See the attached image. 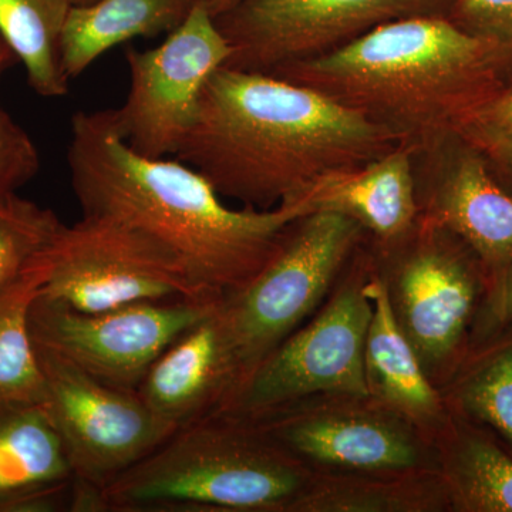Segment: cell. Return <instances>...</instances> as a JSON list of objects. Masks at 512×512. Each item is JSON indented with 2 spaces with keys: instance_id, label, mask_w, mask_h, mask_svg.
I'll list each match as a JSON object with an SVG mask.
<instances>
[{
  "instance_id": "cell-1",
  "label": "cell",
  "mask_w": 512,
  "mask_h": 512,
  "mask_svg": "<svg viewBox=\"0 0 512 512\" xmlns=\"http://www.w3.org/2000/svg\"><path fill=\"white\" fill-rule=\"evenodd\" d=\"M83 215L140 229L173 251L215 301L245 288L281 247L299 202L232 210L210 181L180 160L141 156L127 146L113 111H79L67 150Z\"/></svg>"
},
{
  "instance_id": "cell-2",
  "label": "cell",
  "mask_w": 512,
  "mask_h": 512,
  "mask_svg": "<svg viewBox=\"0 0 512 512\" xmlns=\"http://www.w3.org/2000/svg\"><path fill=\"white\" fill-rule=\"evenodd\" d=\"M399 146L389 130L311 87L224 66L208 80L175 156L221 197L272 210L316 178Z\"/></svg>"
},
{
  "instance_id": "cell-3",
  "label": "cell",
  "mask_w": 512,
  "mask_h": 512,
  "mask_svg": "<svg viewBox=\"0 0 512 512\" xmlns=\"http://www.w3.org/2000/svg\"><path fill=\"white\" fill-rule=\"evenodd\" d=\"M269 74L357 111L414 153L460 137L505 87L490 45L447 16L394 20L335 52Z\"/></svg>"
},
{
  "instance_id": "cell-4",
  "label": "cell",
  "mask_w": 512,
  "mask_h": 512,
  "mask_svg": "<svg viewBox=\"0 0 512 512\" xmlns=\"http://www.w3.org/2000/svg\"><path fill=\"white\" fill-rule=\"evenodd\" d=\"M313 474L254 421L214 414L107 485L104 512H293Z\"/></svg>"
},
{
  "instance_id": "cell-5",
  "label": "cell",
  "mask_w": 512,
  "mask_h": 512,
  "mask_svg": "<svg viewBox=\"0 0 512 512\" xmlns=\"http://www.w3.org/2000/svg\"><path fill=\"white\" fill-rule=\"evenodd\" d=\"M365 237V229L345 215H303L292 222L268 265L245 288L218 303L241 386L272 350L319 311Z\"/></svg>"
},
{
  "instance_id": "cell-6",
  "label": "cell",
  "mask_w": 512,
  "mask_h": 512,
  "mask_svg": "<svg viewBox=\"0 0 512 512\" xmlns=\"http://www.w3.org/2000/svg\"><path fill=\"white\" fill-rule=\"evenodd\" d=\"M373 248L394 318L440 387L463 362L468 329L490 291L483 265L463 241L421 217L400 241Z\"/></svg>"
},
{
  "instance_id": "cell-7",
  "label": "cell",
  "mask_w": 512,
  "mask_h": 512,
  "mask_svg": "<svg viewBox=\"0 0 512 512\" xmlns=\"http://www.w3.org/2000/svg\"><path fill=\"white\" fill-rule=\"evenodd\" d=\"M372 255L357 248L319 311L255 367L217 414L258 419L318 396L369 397L365 345Z\"/></svg>"
},
{
  "instance_id": "cell-8",
  "label": "cell",
  "mask_w": 512,
  "mask_h": 512,
  "mask_svg": "<svg viewBox=\"0 0 512 512\" xmlns=\"http://www.w3.org/2000/svg\"><path fill=\"white\" fill-rule=\"evenodd\" d=\"M42 295L86 313L140 302H221L202 291L178 256L157 239L92 215L64 225Z\"/></svg>"
},
{
  "instance_id": "cell-9",
  "label": "cell",
  "mask_w": 512,
  "mask_h": 512,
  "mask_svg": "<svg viewBox=\"0 0 512 512\" xmlns=\"http://www.w3.org/2000/svg\"><path fill=\"white\" fill-rule=\"evenodd\" d=\"M251 421L315 473L439 470L433 441L370 397H312Z\"/></svg>"
},
{
  "instance_id": "cell-10",
  "label": "cell",
  "mask_w": 512,
  "mask_h": 512,
  "mask_svg": "<svg viewBox=\"0 0 512 512\" xmlns=\"http://www.w3.org/2000/svg\"><path fill=\"white\" fill-rule=\"evenodd\" d=\"M456 0H242L215 23L231 46L225 67L272 73L407 18L448 16Z\"/></svg>"
},
{
  "instance_id": "cell-11",
  "label": "cell",
  "mask_w": 512,
  "mask_h": 512,
  "mask_svg": "<svg viewBox=\"0 0 512 512\" xmlns=\"http://www.w3.org/2000/svg\"><path fill=\"white\" fill-rule=\"evenodd\" d=\"M231 55L204 0L160 46L144 52L127 49L130 92L120 109H111L127 146L148 158L175 156L208 80Z\"/></svg>"
},
{
  "instance_id": "cell-12",
  "label": "cell",
  "mask_w": 512,
  "mask_h": 512,
  "mask_svg": "<svg viewBox=\"0 0 512 512\" xmlns=\"http://www.w3.org/2000/svg\"><path fill=\"white\" fill-rule=\"evenodd\" d=\"M220 302H140L110 311H74L40 293L29 312L33 345L100 382L137 390L165 349Z\"/></svg>"
},
{
  "instance_id": "cell-13",
  "label": "cell",
  "mask_w": 512,
  "mask_h": 512,
  "mask_svg": "<svg viewBox=\"0 0 512 512\" xmlns=\"http://www.w3.org/2000/svg\"><path fill=\"white\" fill-rule=\"evenodd\" d=\"M36 353L45 407L77 480L104 490L174 433L136 390L100 382L49 350Z\"/></svg>"
},
{
  "instance_id": "cell-14",
  "label": "cell",
  "mask_w": 512,
  "mask_h": 512,
  "mask_svg": "<svg viewBox=\"0 0 512 512\" xmlns=\"http://www.w3.org/2000/svg\"><path fill=\"white\" fill-rule=\"evenodd\" d=\"M414 177L420 217L473 251L491 291L512 265L510 192L491 173L484 154L461 137L414 153Z\"/></svg>"
},
{
  "instance_id": "cell-15",
  "label": "cell",
  "mask_w": 512,
  "mask_h": 512,
  "mask_svg": "<svg viewBox=\"0 0 512 512\" xmlns=\"http://www.w3.org/2000/svg\"><path fill=\"white\" fill-rule=\"evenodd\" d=\"M241 383L217 303L164 350L136 392L158 419L177 431L220 413Z\"/></svg>"
},
{
  "instance_id": "cell-16",
  "label": "cell",
  "mask_w": 512,
  "mask_h": 512,
  "mask_svg": "<svg viewBox=\"0 0 512 512\" xmlns=\"http://www.w3.org/2000/svg\"><path fill=\"white\" fill-rule=\"evenodd\" d=\"M291 201L299 202L306 214L345 215L365 229L375 247L392 245L420 217L414 150L402 144L370 163L330 171Z\"/></svg>"
},
{
  "instance_id": "cell-17",
  "label": "cell",
  "mask_w": 512,
  "mask_h": 512,
  "mask_svg": "<svg viewBox=\"0 0 512 512\" xmlns=\"http://www.w3.org/2000/svg\"><path fill=\"white\" fill-rule=\"evenodd\" d=\"M365 291L373 305L365 345L369 397L409 420L434 444L451 412L440 387L427 375L419 355L394 318L373 256Z\"/></svg>"
},
{
  "instance_id": "cell-18",
  "label": "cell",
  "mask_w": 512,
  "mask_h": 512,
  "mask_svg": "<svg viewBox=\"0 0 512 512\" xmlns=\"http://www.w3.org/2000/svg\"><path fill=\"white\" fill-rule=\"evenodd\" d=\"M197 3L198 0H97L89 6H72L62 36L64 73L74 79L97 57L120 43L174 32Z\"/></svg>"
},
{
  "instance_id": "cell-19",
  "label": "cell",
  "mask_w": 512,
  "mask_h": 512,
  "mask_svg": "<svg viewBox=\"0 0 512 512\" xmlns=\"http://www.w3.org/2000/svg\"><path fill=\"white\" fill-rule=\"evenodd\" d=\"M451 511L439 470L315 473L293 512Z\"/></svg>"
},
{
  "instance_id": "cell-20",
  "label": "cell",
  "mask_w": 512,
  "mask_h": 512,
  "mask_svg": "<svg viewBox=\"0 0 512 512\" xmlns=\"http://www.w3.org/2000/svg\"><path fill=\"white\" fill-rule=\"evenodd\" d=\"M451 511L512 512V457L451 413L434 440Z\"/></svg>"
},
{
  "instance_id": "cell-21",
  "label": "cell",
  "mask_w": 512,
  "mask_h": 512,
  "mask_svg": "<svg viewBox=\"0 0 512 512\" xmlns=\"http://www.w3.org/2000/svg\"><path fill=\"white\" fill-rule=\"evenodd\" d=\"M73 477L66 447L46 407L0 403V508Z\"/></svg>"
},
{
  "instance_id": "cell-22",
  "label": "cell",
  "mask_w": 512,
  "mask_h": 512,
  "mask_svg": "<svg viewBox=\"0 0 512 512\" xmlns=\"http://www.w3.org/2000/svg\"><path fill=\"white\" fill-rule=\"evenodd\" d=\"M52 271V254L0 291V403H46L29 312Z\"/></svg>"
},
{
  "instance_id": "cell-23",
  "label": "cell",
  "mask_w": 512,
  "mask_h": 512,
  "mask_svg": "<svg viewBox=\"0 0 512 512\" xmlns=\"http://www.w3.org/2000/svg\"><path fill=\"white\" fill-rule=\"evenodd\" d=\"M69 0H0V32L25 64L29 86L42 97L69 93L62 36Z\"/></svg>"
},
{
  "instance_id": "cell-24",
  "label": "cell",
  "mask_w": 512,
  "mask_h": 512,
  "mask_svg": "<svg viewBox=\"0 0 512 512\" xmlns=\"http://www.w3.org/2000/svg\"><path fill=\"white\" fill-rule=\"evenodd\" d=\"M446 384L451 413L487 424L512 446V335L463 359Z\"/></svg>"
},
{
  "instance_id": "cell-25",
  "label": "cell",
  "mask_w": 512,
  "mask_h": 512,
  "mask_svg": "<svg viewBox=\"0 0 512 512\" xmlns=\"http://www.w3.org/2000/svg\"><path fill=\"white\" fill-rule=\"evenodd\" d=\"M63 228L49 208L16 192L0 197V291L45 262Z\"/></svg>"
},
{
  "instance_id": "cell-26",
  "label": "cell",
  "mask_w": 512,
  "mask_h": 512,
  "mask_svg": "<svg viewBox=\"0 0 512 512\" xmlns=\"http://www.w3.org/2000/svg\"><path fill=\"white\" fill-rule=\"evenodd\" d=\"M447 18L490 45L504 86H512V0H456Z\"/></svg>"
},
{
  "instance_id": "cell-27",
  "label": "cell",
  "mask_w": 512,
  "mask_h": 512,
  "mask_svg": "<svg viewBox=\"0 0 512 512\" xmlns=\"http://www.w3.org/2000/svg\"><path fill=\"white\" fill-rule=\"evenodd\" d=\"M40 168L32 138L0 109V197L15 194Z\"/></svg>"
},
{
  "instance_id": "cell-28",
  "label": "cell",
  "mask_w": 512,
  "mask_h": 512,
  "mask_svg": "<svg viewBox=\"0 0 512 512\" xmlns=\"http://www.w3.org/2000/svg\"><path fill=\"white\" fill-rule=\"evenodd\" d=\"M460 137L477 147L512 144V86L504 87L485 101Z\"/></svg>"
},
{
  "instance_id": "cell-29",
  "label": "cell",
  "mask_w": 512,
  "mask_h": 512,
  "mask_svg": "<svg viewBox=\"0 0 512 512\" xmlns=\"http://www.w3.org/2000/svg\"><path fill=\"white\" fill-rule=\"evenodd\" d=\"M484 318L487 329L512 323V265L500 282L488 292L484 301Z\"/></svg>"
},
{
  "instance_id": "cell-30",
  "label": "cell",
  "mask_w": 512,
  "mask_h": 512,
  "mask_svg": "<svg viewBox=\"0 0 512 512\" xmlns=\"http://www.w3.org/2000/svg\"><path fill=\"white\" fill-rule=\"evenodd\" d=\"M484 154L490 165L491 173L512 195V144H485L474 146Z\"/></svg>"
},
{
  "instance_id": "cell-31",
  "label": "cell",
  "mask_w": 512,
  "mask_h": 512,
  "mask_svg": "<svg viewBox=\"0 0 512 512\" xmlns=\"http://www.w3.org/2000/svg\"><path fill=\"white\" fill-rule=\"evenodd\" d=\"M19 62V57L16 55L15 50L9 45L8 40L5 39L3 33L0 32V77Z\"/></svg>"
},
{
  "instance_id": "cell-32",
  "label": "cell",
  "mask_w": 512,
  "mask_h": 512,
  "mask_svg": "<svg viewBox=\"0 0 512 512\" xmlns=\"http://www.w3.org/2000/svg\"><path fill=\"white\" fill-rule=\"evenodd\" d=\"M204 2L208 10H210L211 15L217 18V16L222 15V13L235 8L242 0H204Z\"/></svg>"
},
{
  "instance_id": "cell-33",
  "label": "cell",
  "mask_w": 512,
  "mask_h": 512,
  "mask_svg": "<svg viewBox=\"0 0 512 512\" xmlns=\"http://www.w3.org/2000/svg\"><path fill=\"white\" fill-rule=\"evenodd\" d=\"M94 2H97V0H69L72 6H89Z\"/></svg>"
}]
</instances>
